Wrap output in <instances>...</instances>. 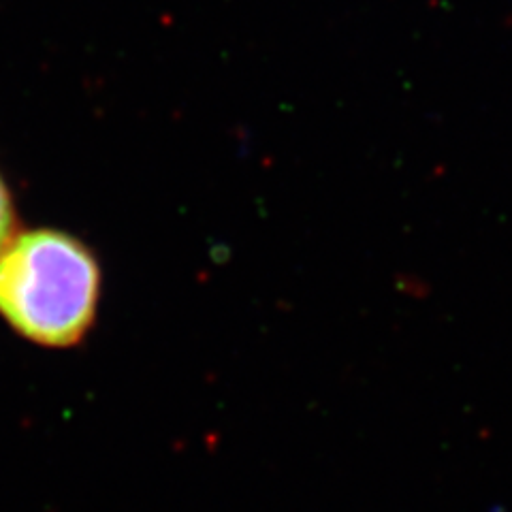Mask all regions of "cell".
I'll use <instances>...</instances> for the list:
<instances>
[{"instance_id": "cell-1", "label": "cell", "mask_w": 512, "mask_h": 512, "mask_svg": "<svg viewBox=\"0 0 512 512\" xmlns=\"http://www.w3.org/2000/svg\"><path fill=\"white\" fill-rule=\"evenodd\" d=\"M101 297V267L77 237L32 229L0 254V316L24 340L69 348L84 340Z\"/></svg>"}, {"instance_id": "cell-2", "label": "cell", "mask_w": 512, "mask_h": 512, "mask_svg": "<svg viewBox=\"0 0 512 512\" xmlns=\"http://www.w3.org/2000/svg\"><path fill=\"white\" fill-rule=\"evenodd\" d=\"M15 235V212H13V201L9 195V188L0 178V254H3L5 246L11 242Z\"/></svg>"}]
</instances>
